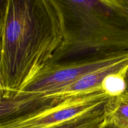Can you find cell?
Returning a JSON list of instances; mask_svg holds the SVG:
<instances>
[{
  "label": "cell",
  "instance_id": "4fadbf2b",
  "mask_svg": "<svg viewBox=\"0 0 128 128\" xmlns=\"http://www.w3.org/2000/svg\"><path fill=\"white\" fill-rule=\"evenodd\" d=\"M125 82H126V91H128V70L125 76Z\"/></svg>",
  "mask_w": 128,
  "mask_h": 128
},
{
  "label": "cell",
  "instance_id": "ba28073f",
  "mask_svg": "<svg viewBox=\"0 0 128 128\" xmlns=\"http://www.w3.org/2000/svg\"><path fill=\"white\" fill-rule=\"evenodd\" d=\"M107 102L51 128H97L106 120L104 108Z\"/></svg>",
  "mask_w": 128,
  "mask_h": 128
},
{
  "label": "cell",
  "instance_id": "8992f818",
  "mask_svg": "<svg viewBox=\"0 0 128 128\" xmlns=\"http://www.w3.org/2000/svg\"><path fill=\"white\" fill-rule=\"evenodd\" d=\"M53 99L35 94L20 93L0 100V128L17 116L34 111L53 103Z\"/></svg>",
  "mask_w": 128,
  "mask_h": 128
},
{
  "label": "cell",
  "instance_id": "277c9868",
  "mask_svg": "<svg viewBox=\"0 0 128 128\" xmlns=\"http://www.w3.org/2000/svg\"><path fill=\"white\" fill-rule=\"evenodd\" d=\"M110 98L102 90L70 96L17 116L0 128H51L103 104Z\"/></svg>",
  "mask_w": 128,
  "mask_h": 128
},
{
  "label": "cell",
  "instance_id": "6da1fadb",
  "mask_svg": "<svg viewBox=\"0 0 128 128\" xmlns=\"http://www.w3.org/2000/svg\"><path fill=\"white\" fill-rule=\"evenodd\" d=\"M53 0H8L0 36V72L14 98L51 61L62 41Z\"/></svg>",
  "mask_w": 128,
  "mask_h": 128
},
{
  "label": "cell",
  "instance_id": "5b68a950",
  "mask_svg": "<svg viewBox=\"0 0 128 128\" xmlns=\"http://www.w3.org/2000/svg\"><path fill=\"white\" fill-rule=\"evenodd\" d=\"M128 69V56L113 64L102 68L88 74L76 82L48 98L60 101L70 96L86 93L98 90H102L101 85L106 77L111 74L126 71Z\"/></svg>",
  "mask_w": 128,
  "mask_h": 128
},
{
  "label": "cell",
  "instance_id": "7a4b0ae2",
  "mask_svg": "<svg viewBox=\"0 0 128 128\" xmlns=\"http://www.w3.org/2000/svg\"><path fill=\"white\" fill-rule=\"evenodd\" d=\"M53 1L63 37L48 64L128 51V0Z\"/></svg>",
  "mask_w": 128,
  "mask_h": 128
},
{
  "label": "cell",
  "instance_id": "52a82bcc",
  "mask_svg": "<svg viewBox=\"0 0 128 128\" xmlns=\"http://www.w3.org/2000/svg\"><path fill=\"white\" fill-rule=\"evenodd\" d=\"M105 118L120 128H128V91L111 97L104 108Z\"/></svg>",
  "mask_w": 128,
  "mask_h": 128
},
{
  "label": "cell",
  "instance_id": "9c48e42d",
  "mask_svg": "<svg viewBox=\"0 0 128 128\" xmlns=\"http://www.w3.org/2000/svg\"><path fill=\"white\" fill-rule=\"evenodd\" d=\"M127 70L109 75L102 81V90L110 97H114L126 91L125 76Z\"/></svg>",
  "mask_w": 128,
  "mask_h": 128
},
{
  "label": "cell",
  "instance_id": "8fae6325",
  "mask_svg": "<svg viewBox=\"0 0 128 128\" xmlns=\"http://www.w3.org/2000/svg\"><path fill=\"white\" fill-rule=\"evenodd\" d=\"M4 98H7V96H6V90L5 89L2 76H1V72H0V100H2Z\"/></svg>",
  "mask_w": 128,
  "mask_h": 128
},
{
  "label": "cell",
  "instance_id": "7c38bea8",
  "mask_svg": "<svg viewBox=\"0 0 128 128\" xmlns=\"http://www.w3.org/2000/svg\"><path fill=\"white\" fill-rule=\"evenodd\" d=\"M97 128H120L118 127L117 126L114 124L112 122H110V121H109L108 120H107L106 119L105 121H104L103 123H102L101 125H100V126H99V127H98Z\"/></svg>",
  "mask_w": 128,
  "mask_h": 128
},
{
  "label": "cell",
  "instance_id": "3957f363",
  "mask_svg": "<svg viewBox=\"0 0 128 128\" xmlns=\"http://www.w3.org/2000/svg\"><path fill=\"white\" fill-rule=\"evenodd\" d=\"M128 56V51H124L111 56L48 64L20 93L35 94L48 98L88 74L113 64Z\"/></svg>",
  "mask_w": 128,
  "mask_h": 128
},
{
  "label": "cell",
  "instance_id": "30bf717a",
  "mask_svg": "<svg viewBox=\"0 0 128 128\" xmlns=\"http://www.w3.org/2000/svg\"><path fill=\"white\" fill-rule=\"evenodd\" d=\"M8 2V0H0V36L4 22Z\"/></svg>",
  "mask_w": 128,
  "mask_h": 128
}]
</instances>
